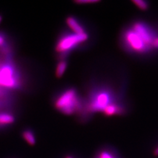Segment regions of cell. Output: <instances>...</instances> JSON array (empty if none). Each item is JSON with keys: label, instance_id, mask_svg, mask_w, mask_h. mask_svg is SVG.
I'll use <instances>...</instances> for the list:
<instances>
[{"label": "cell", "instance_id": "8", "mask_svg": "<svg viewBox=\"0 0 158 158\" xmlns=\"http://www.w3.org/2000/svg\"><path fill=\"white\" fill-rule=\"evenodd\" d=\"M125 111L124 108L122 106L118 105L116 103H112L107 106L103 112L106 116H113L118 114H122Z\"/></svg>", "mask_w": 158, "mask_h": 158}, {"label": "cell", "instance_id": "3", "mask_svg": "<svg viewBox=\"0 0 158 158\" xmlns=\"http://www.w3.org/2000/svg\"><path fill=\"white\" fill-rule=\"evenodd\" d=\"M82 104L77 90L69 88L59 95L55 102L57 110L65 115H70L79 111Z\"/></svg>", "mask_w": 158, "mask_h": 158}, {"label": "cell", "instance_id": "1", "mask_svg": "<svg viewBox=\"0 0 158 158\" xmlns=\"http://www.w3.org/2000/svg\"><path fill=\"white\" fill-rule=\"evenodd\" d=\"M3 56L0 58V88L9 92L15 90L21 86V76L13 63L11 56Z\"/></svg>", "mask_w": 158, "mask_h": 158}, {"label": "cell", "instance_id": "6", "mask_svg": "<svg viewBox=\"0 0 158 158\" xmlns=\"http://www.w3.org/2000/svg\"><path fill=\"white\" fill-rule=\"evenodd\" d=\"M15 122V116L11 111H0V130H4Z\"/></svg>", "mask_w": 158, "mask_h": 158}, {"label": "cell", "instance_id": "12", "mask_svg": "<svg viewBox=\"0 0 158 158\" xmlns=\"http://www.w3.org/2000/svg\"><path fill=\"white\" fill-rule=\"evenodd\" d=\"M98 158H117L115 155H113L112 153L109 152L107 151H103L102 152L100 155H99Z\"/></svg>", "mask_w": 158, "mask_h": 158}, {"label": "cell", "instance_id": "7", "mask_svg": "<svg viewBox=\"0 0 158 158\" xmlns=\"http://www.w3.org/2000/svg\"><path fill=\"white\" fill-rule=\"evenodd\" d=\"M66 23L68 27L72 30L73 33L77 34H82L86 33L85 29L75 17H68L66 19Z\"/></svg>", "mask_w": 158, "mask_h": 158}, {"label": "cell", "instance_id": "16", "mask_svg": "<svg viewBox=\"0 0 158 158\" xmlns=\"http://www.w3.org/2000/svg\"><path fill=\"white\" fill-rule=\"evenodd\" d=\"M66 158H73L71 156H67V157H66Z\"/></svg>", "mask_w": 158, "mask_h": 158}, {"label": "cell", "instance_id": "15", "mask_svg": "<svg viewBox=\"0 0 158 158\" xmlns=\"http://www.w3.org/2000/svg\"><path fill=\"white\" fill-rule=\"evenodd\" d=\"M2 19H3V17H2V15L0 14V23H2Z\"/></svg>", "mask_w": 158, "mask_h": 158}, {"label": "cell", "instance_id": "13", "mask_svg": "<svg viewBox=\"0 0 158 158\" xmlns=\"http://www.w3.org/2000/svg\"><path fill=\"white\" fill-rule=\"evenodd\" d=\"M99 0H78V1H75V2L77 4H88V3H98Z\"/></svg>", "mask_w": 158, "mask_h": 158}, {"label": "cell", "instance_id": "10", "mask_svg": "<svg viewBox=\"0 0 158 158\" xmlns=\"http://www.w3.org/2000/svg\"><path fill=\"white\" fill-rule=\"evenodd\" d=\"M67 68V62L65 60H61L59 61L56 67V76L57 78H61L65 73Z\"/></svg>", "mask_w": 158, "mask_h": 158}, {"label": "cell", "instance_id": "2", "mask_svg": "<svg viewBox=\"0 0 158 158\" xmlns=\"http://www.w3.org/2000/svg\"><path fill=\"white\" fill-rule=\"evenodd\" d=\"M123 41L126 48L132 53L142 55L153 52L146 38L131 27L124 32Z\"/></svg>", "mask_w": 158, "mask_h": 158}, {"label": "cell", "instance_id": "9", "mask_svg": "<svg viewBox=\"0 0 158 158\" xmlns=\"http://www.w3.org/2000/svg\"><path fill=\"white\" fill-rule=\"evenodd\" d=\"M22 136L28 144L33 146L36 144V138L33 132L30 129L24 130L22 132Z\"/></svg>", "mask_w": 158, "mask_h": 158}, {"label": "cell", "instance_id": "5", "mask_svg": "<svg viewBox=\"0 0 158 158\" xmlns=\"http://www.w3.org/2000/svg\"><path fill=\"white\" fill-rule=\"evenodd\" d=\"M111 94L106 90H101L96 93L88 104V111L90 112L103 111V110L112 102Z\"/></svg>", "mask_w": 158, "mask_h": 158}, {"label": "cell", "instance_id": "14", "mask_svg": "<svg viewBox=\"0 0 158 158\" xmlns=\"http://www.w3.org/2000/svg\"><path fill=\"white\" fill-rule=\"evenodd\" d=\"M154 155H156V156H158V145H157V146H156V148H155V150H154Z\"/></svg>", "mask_w": 158, "mask_h": 158}, {"label": "cell", "instance_id": "11", "mask_svg": "<svg viewBox=\"0 0 158 158\" xmlns=\"http://www.w3.org/2000/svg\"><path fill=\"white\" fill-rule=\"evenodd\" d=\"M132 3L142 11H146L149 8V4L144 0H133Z\"/></svg>", "mask_w": 158, "mask_h": 158}, {"label": "cell", "instance_id": "4", "mask_svg": "<svg viewBox=\"0 0 158 158\" xmlns=\"http://www.w3.org/2000/svg\"><path fill=\"white\" fill-rule=\"evenodd\" d=\"M88 39V35L87 33L66 34L59 39L56 46V51L58 53L63 55L77 48L81 44L86 42Z\"/></svg>", "mask_w": 158, "mask_h": 158}]
</instances>
